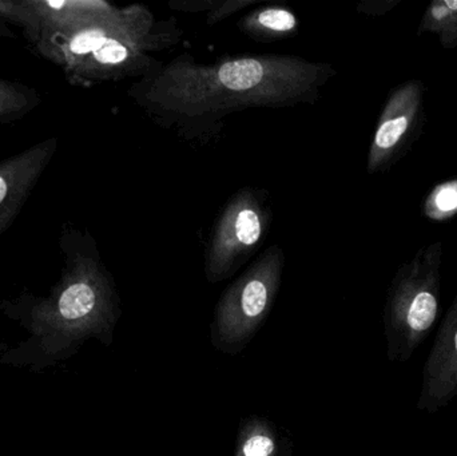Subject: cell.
<instances>
[{
	"instance_id": "obj_1",
	"label": "cell",
	"mask_w": 457,
	"mask_h": 456,
	"mask_svg": "<svg viewBox=\"0 0 457 456\" xmlns=\"http://www.w3.org/2000/svg\"><path fill=\"white\" fill-rule=\"evenodd\" d=\"M335 75L328 63L295 55H255L201 64L182 54L134 83L129 95L163 125H217L242 110L314 104Z\"/></svg>"
},
{
	"instance_id": "obj_2",
	"label": "cell",
	"mask_w": 457,
	"mask_h": 456,
	"mask_svg": "<svg viewBox=\"0 0 457 456\" xmlns=\"http://www.w3.org/2000/svg\"><path fill=\"white\" fill-rule=\"evenodd\" d=\"M181 29L158 21L144 4H104L43 29L29 45L71 85L144 78L160 66L154 54L176 45Z\"/></svg>"
},
{
	"instance_id": "obj_3",
	"label": "cell",
	"mask_w": 457,
	"mask_h": 456,
	"mask_svg": "<svg viewBox=\"0 0 457 456\" xmlns=\"http://www.w3.org/2000/svg\"><path fill=\"white\" fill-rule=\"evenodd\" d=\"M59 248L63 269L50 296L29 308V329L47 352L59 353L96 337L112 340L120 316L114 280L87 230L62 225Z\"/></svg>"
},
{
	"instance_id": "obj_4",
	"label": "cell",
	"mask_w": 457,
	"mask_h": 456,
	"mask_svg": "<svg viewBox=\"0 0 457 456\" xmlns=\"http://www.w3.org/2000/svg\"><path fill=\"white\" fill-rule=\"evenodd\" d=\"M442 244L421 249L400 268L386 302L384 323L391 361H410L439 312Z\"/></svg>"
},
{
	"instance_id": "obj_5",
	"label": "cell",
	"mask_w": 457,
	"mask_h": 456,
	"mask_svg": "<svg viewBox=\"0 0 457 456\" xmlns=\"http://www.w3.org/2000/svg\"><path fill=\"white\" fill-rule=\"evenodd\" d=\"M284 267L281 246H270L228 286L212 323V343L217 351L234 355L249 344L273 310Z\"/></svg>"
},
{
	"instance_id": "obj_6",
	"label": "cell",
	"mask_w": 457,
	"mask_h": 456,
	"mask_svg": "<svg viewBox=\"0 0 457 456\" xmlns=\"http://www.w3.org/2000/svg\"><path fill=\"white\" fill-rule=\"evenodd\" d=\"M266 192L242 187L228 201L206 245L205 276L211 284L231 278L263 243L271 224Z\"/></svg>"
},
{
	"instance_id": "obj_7",
	"label": "cell",
	"mask_w": 457,
	"mask_h": 456,
	"mask_svg": "<svg viewBox=\"0 0 457 456\" xmlns=\"http://www.w3.org/2000/svg\"><path fill=\"white\" fill-rule=\"evenodd\" d=\"M423 83L411 80L389 95L368 155V171L386 168L405 145L416 126L423 101Z\"/></svg>"
},
{
	"instance_id": "obj_8",
	"label": "cell",
	"mask_w": 457,
	"mask_h": 456,
	"mask_svg": "<svg viewBox=\"0 0 457 456\" xmlns=\"http://www.w3.org/2000/svg\"><path fill=\"white\" fill-rule=\"evenodd\" d=\"M56 150L58 138L53 137L0 161V236L21 213Z\"/></svg>"
},
{
	"instance_id": "obj_9",
	"label": "cell",
	"mask_w": 457,
	"mask_h": 456,
	"mask_svg": "<svg viewBox=\"0 0 457 456\" xmlns=\"http://www.w3.org/2000/svg\"><path fill=\"white\" fill-rule=\"evenodd\" d=\"M457 395V296L445 315L423 372L420 411L436 412Z\"/></svg>"
},
{
	"instance_id": "obj_10",
	"label": "cell",
	"mask_w": 457,
	"mask_h": 456,
	"mask_svg": "<svg viewBox=\"0 0 457 456\" xmlns=\"http://www.w3.org/2000/svg\"><path fill=\"white\" fill-rule=\"evenodd\" d=\"M239 29L252 39L270 42L295 35L298 19L289 8L270 5L247 13L239 23Z\"/></svg>"
},
{
	"instance_id": "obj_11",
	"label": "cell",
	"mask_w": 457,
	"mask_h": 456,
	"mask_svg": "<svg viewBox=\"0 0 457 456\" xmlns=\"http://www.w3.org/2000/svg\"><path fill=\"white\" fill-rule=\"evenodd\" d=\"M234 456H284L281 436L269 420L247 418L239 427Z\"/></svg>"
},
{
	"instance_id": "obj_12",
	"label": "cell",
	"mask_w": 457,
	"mask_h": 456,
	"mask_svg": "<svg viewBox=\"0 0 457 456\" xmlns=\"http://www.w3.org/2000/svg\"><path fill=\"white\" fill-rule=\"evenodd\" d=\"M42 104V96L24 83L0 78V125L23 120Z\"/></svg>"
},
{
	"instance_id": "obj_13",
	"label": "cell",
	"mask_w": 457,
	"mask_h": 456,
	"mask_svg": "<svg viewBox=\"0 0 457 456\" xmlns=\"http://www.w3.org/2000/svg\"><path fill=\"white\" fill-rule=\"evenodd\" d=\"M434 32L443 47L457 46V0H435L421 19L419 34Z\"/></svg>"
},
{
	"instance_id": "obj_14",
	"label": "cell",
	"mask_w": 457,
	"mask_h": 456,
	"mask_svg": "<svg viewBox=\"0 0 457 456\" xmlns=\"http://www.w3.org/2000/svg\"><path fill=\"white\" fill-rule=\"evenodd\" d=\"M424 216L434 221H447L457 214V178L436 185L424 201Z\"/></svg>"
},
{
	"instance_id": "obj_15",
	"label": "cell",
	"mask_w": 457,
	"mask_h": 456,
	"mask_svg": "<svg viewBox=\"0 0 457 456\" xmlns=\"http://www.w3.org/2000/svg\"><path fill=\"white\" fill-rule=\"evenodd\" d=\"M260 0H217L216 5L213 10L209 12L208 21L209 24L219 23V21H225L228 16L249 5L255 4Z\"/></svg>"
},
{
	"instance_id": "obj_16",
	"label": "cell",
	"mask_w": 457,
	"mask_h": 456,
	"mask_svg": "<svg viewBox=\"0 0 457 456\" xmlns=\"http://www.w3.org/2000/svg\"><path fill=\"white\" fill-rule=\"evenodd\" d=\"M396 3L392 0H384V2H365L359 5V12L368 13V15H380L395 7Z\"/></svg>"
},
{
	"instance_id": "obj_17",
	"label": "cell",
	"mask_w": 457,
	"mask_h": 456,
	"mask_svg": "<svg viewBox=\"0 0 457 456\" xmlns=\"http://www.w3.org/2000/svg\"><path fill=\"white\" fill-rule=\"evenodd\" d=\"M10 37L12 39V37H15V34H13L12 29H10L7 23L0 21V42L4 39H10Z\"/></svg>"
}]
</instances>
